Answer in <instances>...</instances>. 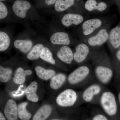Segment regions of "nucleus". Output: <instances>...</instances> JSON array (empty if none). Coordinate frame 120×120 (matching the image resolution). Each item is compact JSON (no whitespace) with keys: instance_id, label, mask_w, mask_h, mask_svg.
Returning <instances> with one entry per match:
<instances>
[{"instance_id":"aec40b11","label":"nucleus","mask_w":120,"mask_h":120,"mask_svg":"<svg viewBox=\"0 0 120 120\" xmlns=\"http://www.w3.org/2000/svg\"><path fill=\"white\" fill-rule=\"evenodd\" d=\"M107 5L104 2L97 3L95 0H87L85 4V8L88 11L94 10L102 12L107 8Z\"/></svg>"},{"instance_id":"72a5a7b5","label":"nucleus","mask_w":120,"mask_h":120,"mask_svg":"<svg viewBox=\"0 0 120 120\" xmlns=\"http://www.w3.org/2000/svg\"><path fill=\"white\" fill-rule=\"evenodd\" d=\"M64 120V119H52V120Z\"/></svg>"},{"instance_id":"a211bd4d","label":"nucleus","mask_w":120,"mask_h":120,"mask_svg":"<svg viewBox=\"0 0 120 120\" xmlns=\"http://www.w3.org/2000/svg\"><path fill=\"white\" fill-rule=\"evenodd\" d=\"M35 73L38 77L43 81H48L56 74V71L53 69H47L40 66L35 68Z\"/></svg>"},{"instance_id":"6e6552de","label":"nucleus","mask_w":120,"mask_h":120,"mask_svg":"<svg viewBox=\"0 0 120 120\" xmlns=\"http://www.w3.org/2000/svg\"><path fill=\"white\" fill-rule=\"evenodd\" d=\"M90 53V49L87 45L85 43H80L76 47L73 53L74 60L77 64H81L87 58Z\"/></svg>"},{"instance_id":"f257e3e1","label":"nucleus","mask_w":120,"mask_h":120,"mask_svg":"<svg viewBox=\"0 0 120 120\" xmlns=\"http://www.w3.org/2000/svg\"><path fill=\"white\" fill-rule=\"evenodd\" d=\"M102 110L112 120H120V108L117 98L112 91L104 90L98 100Z\"/></svg>"},{"instance_id":"c9c22d12","label":"nucleus","mask_w":120,"mask_h":120,"mask_svg":"<svg viewBox=\"0 0 120 120\" xmlns=\"http://www.w3.org/2000/svg\"></svg>"},{"instance_id":"4be33fe9","label":"nucleus","mask_w":120,"mask_h":120,"mask_svg":"<svg viewBox=\"0 0 120 120\" xmlns=\"http://www.w3.org/2000/svg\"><path fill=\"white\" fill-rule=\"evenodd\" d=\"M14 45L16 49L24 53H27L31 49L32 42L29 40L18 39L14 42Z\"/></svg>"},{"instance_id":"393cba45","label":"nucleus","mask_w":120,"mask_h":120,"mask_svg":"<svg viewBox=\"0 0 120 120\" xmlns=\"http://www.w3.org/2000/svg\"><path fill=\"white\" fill-rule=\"evenodd\" d=\"M75 0H57L55 3L54 8L57 11H63L72 6Z\"/></svg>"},{"instance_id":"b1692460","label":"nucleus","mask_w":120,"mask_h":120,"mask_svg":"<svg viewBox=\"0 0 120 120\" xmlns=\"http://www.w3.org/2000/svg\"><path fill=\"white\" fill-rule=\"evenodd\" d=\"M44 46L42 44L35 45L27 54V58L30 60H35L40 58V55Z\"/></svg>"},{"instance_id":"f03ea898","label":"nucleus","mask_w":120,"mask_h":120,"mask_svg":"<svg viewBox=\"0 0 120 120\" xmlns=\"http://www.w3.org/2000/svg\"><path fill=\"white\" fill-rule=\"evenodd\" d=\"M79 99V94L72 88H67L58 95L56 99V104L60 107L68 108L74 106Z\"/></svg>"},{"instance_id":"c756f323","label":"nucleus","mask_w":120,"mask_h":120,"mask_svg":"<svg viewBox=\"0 0 120 120\" xmlns=\"http://www.w3.org/2000/svg\"><path fill=\"white\" fill-rule=\"evenodd\" d=\"M117 96H116L117 98V101H118L119 106L120 108V80L117 82Z\"/></svg>"},{"instance_id":"9b49d317","label":"nucleus","mask_w":120,"mask_h":120,"mask_svg":"<svg viewBox=\"0 0 120 120\" xmlns=\"http://www.w3.org/2000/svg\"><path fill=\"white\" fill-rule=\"evenodd\" d=\"M56 56L59 60L67 64H71L74 60L73 52L67 45L63 46L58 50Z\"/></svg>"},{"instance_id":"473e14b6","label":"nucleus","mask_w":120,"mask_h":120,"mask_svg":"<svg viewBox=\"0 0 120 120\" xmlns=\"http://www.w3.org/2000/svg\"><path fill=\"white\" fill-rule=\"evenodd\" d=\"M81 120H91L90 117H88L84 116L82 118Z\"/></svg>"},{"instance_id":"bb28decb","label":"nucleus","mask_w":120,"mask_h":120,"mask_svg":"<svg viewBox=\"0 0 120 120\" xmlns=\"http://www.w3.org/2000/svg\"><path fill=\"white\" fill-rule=\"evenodd\" d=\"M10 44L9 37L7 34L3 31L0 32V51L3 52L8 49Z\"/></svg>"},{"instance_id":"1a4fd4ad","label":"nucleus","mask_w":120,"mask_h":120,"mask_svg":"<svg viewBox=\"0 0 120 120\" xmlns=\"http://www.w3.org/2000/svg\"><path fill=\"white\" fill-rule=\"evenodd\" d=\"M102 24V22L98 19H92L85 21L82 25L83 34L87 36L91 34L95 30L99 28Z\"/></svg>"},{"instance_id":"423d86ee","label":"nucleus","mask_w":120,"mask_h":120,"mask_svg":"<svg viewBox=\"0 0 120 120\" xmlns=\"http://www.w3.org/2000/svg\"><path fill=\"white\" fill-rule=\"evenodd\" d=\"M5 116L8 120H17V105L15 100L9 98L6 101L4 110Z\"/></svg>"},{"instance_id":"7ed1b4c3","label":"nucleus","mask_w":120,"mask_h":120,"mask_svg":"<svg viewBox=\"0 0 120 120\" xmlns=\"http://www.w3.org/2000/svg\"><path fill=\"white\" fill-rule=\"evenodd\" d=\"M91 71L90 67L83 65L78 67L68 76L67 82L72 86H76L87 80L90 76Z\"/></svg>"},{"instance_id":"20e7f679","label":"nucleus","mask_w":120,"mask_h":120,"mask_svg":"<svg viewBox=\"0 0 120 120\" xmlns=\"http://www.w3.org/2000/svg\"><path fill=\"white\" fill-rule=\"evenodd\" d=\"M94 73L99 83L102 85L109 84L115 76L114 70L110 66L103 64L95 66Z\"/></svg>"},{"instance_id":"f3484780","label":"nucleus","mask_w":120,"mask_h":120,"mask_svg":"<svg viewBox=\"0 0 120 120\" xmlns=\"http://www.w3.org/2000/svg\"><path fill=\"white\" fill-rule=\"evenodd\" d=\"M50 41L54 45H67L70 43L68 35L63 32H57L53 34L50 37Z\"/></svg>"},{"instance_id":"f704fd0d","label":"nucleus","mask_w":120,"mask_h":120,"mask_svg":"<svg viewBox=\"0 0 120 120\" xmlns=\"http://www.w3.org/2000/svg\"><path fill=\"white\" fill-rule=\"evenodd\" d=\"M5 0H0V1H5Z\"/></svg>"},{"instance_id":"c85d7f7f","label":"nucleus","mask_w":120,"mask_h":120,"mask_svg":"<svg viewBox=\"0 0 120 120\" xmlns=\"http://www.w3.org/2000/svg\"><path fill=\"white\" fill-rule=\"evenodd\" d=\"M8 14V9L4 4L1 1L0 2V19H4L7 17Z\"/></svg>"},{"instance_id":"2eb2a0df","label":"nucleus","mask_w":120,"mask_h":120,"mask_svg":"<svg viewBox=\"0 0 120 120\" xmlns=\"http://www.w3.org/2000/svg\"><path fill=\"white\" fill-rule=\"evenodd\" d=\"M83 17L82 15L68 13L62 17L61 22L64 26L69 27L72 24L79 25L83 22Z\"/></svg>"},{"instance_id":"dca6fc26","label":"nucleus","mask_w":120,"mask_h":120,"mask_svg":"<svg viewBox=\"0 0 120 120\" xmlns=\"http://www.w3.org/2000/svg\"><path fill=\"white\" fill-rule=\"evenodd\" d=\"M53 107L49 104L42 105L36 112L32 120H45L50 116L52 111Z\"/></svg>"},{"instance_id":"5701e85b","label":"nucleus","mask_w":120,"mask_h":120,"mask_svg":"<svg viewBox=\"0 0 120 120\" xmlns=\"http://www.w3.org/2000/svg\"><path fill=\"white\" fill-rule=\"evenodd\" d=\"M13 76L12 69L9 67L0 66V81L1 82H9Z\"/></svg>"},{"instance_id":"412c9836","label":"nucleus","mask_w":120,"mask_h":120,"mask_svg":"<svg viewBox=\"0 0 120 120\" xmlns=\"http://www.w3.org/2000/svg\"><path fill=\"white\" fill-rule=\"evenodd\" d=\"M27 102H21L17 105L18 117L22 120H29L32 117V114L27 109Z\"/></svg>"},{"instance_id":"9d476101","label":"nucleus","mask_w":120,"mask_h":120,"mask_svg":"<svg viewBox=\"0 0 120 120\" xmlns=\"http://www.w3.org/2000/svg\"><path fill=\"white\" fill-rule=\"evenodd\" d=\"M31 8V5L28 1L23 0H17L14 2L12 9L15 15L20 18L26 17V13Z\"/></svg>"},{"instance_id":"2f4dec72","label":"nucleus","mask_w":120,"mask_h":120,"mask_svg":"<svg viewBox=\"0 0 120 120\" xmlns=\"http://www.w3.org/2000/svg\"><path fill=\"white\" fill-rule=\"evenodd\" d=\"M0 120H6V118L1 112H0Z\"/></svg>"},{"instance_id":"6ab92c4d","label":"nucleus","mask_w":120,"mask_h":120,"mask_svg":"<svg viewBox=\"0 0 120 120\" xmlns=\"http://www.w3.org/2000/svg\"><path fill=\"white\" fill-rule=\"evenodd\" d=\"M109 41L112 47L117 49L120 47V26L112 29L109 34Z\"/></svg>"},{"instance_id":"4468645a","label":"nucleus","mask_w":120,"mask_h":120,"mask_svg":"<svg viewBox=\"0 0 120 120\" xmlns=\"http://www.w3.org/2000/svg\"><path fill=\"white\" fill-rule=\"evenodd\" d=\"M38 84L36 81H33L30 84L25 91L26 98L27 100L34 103L38 101L39 97L37 93Z\"/></svg>"},{"instance_id":"cd10ccee","label":"nucleus","mask_w":120,"mask_h":120,"mask_svg":"<svg viewBox=\"0 0 120 120\" xmlns=\"http://www.w3.org/2000/svg\"><path fill=\"white\" fill-rule=\"evenodd\" d=\"M91 120H112L102 110H97L93 112Z\"/></svg>"},{"instance_id":"ddd939ff","label":"nucleus","mask_w":120,"mask_h":120,"mask_svg":"<svg viewBox=\"0 0 120 120\" xmlns=\"http://www.w3.org/2000/svg\"><path fill=\"white\" fill-rule=\"evenodd\" d=\"M68 76L64 73H56L50 80L49 86L52 90H56L61 88L67 81Z\"/></svg>"},{"instance_id":"a878e982","label":"nucleus","mask_w":120,"mask_h":120,"mask_svg":"<svg viewBox=\"0 0 120 120\" xmlns=\"http://www.w3.org/2000/svg\"><path fill=\"white\" fill-rule=\"evenodd\" d=\"M40 58L51 64H56V61L54 59L52 53L47 47L43 48L40 54Z\"/></svg>"},{"instance_id":"f8f14e48","label":"nucleus","mask_w":120,"mask_h":120,"mask_svg":"<svg viewBox=\"0 0 120 120\" xmlns=\"http://www.w3.org/2000/svg\"><path fill=\"white\" fill-rule=\"evenodd\" d=\"M32 73V71L30 69L24 70L22 67H19L13 73V82L17 85H22L26 82V77L30 75Z\"/></svg>"},{"instance_id":"7c9ffc66","label":"nucleus","mask_w":120,"mask_h":120,"mask_svg":"<svg viewBox=\"0 0 120 120\" xmlns=\"http://www.w3.org/2000/svg\"><path fill=\"white\" fill-rule=\"evenodd\" d=\"M57 0H45L46 4L48 5H51L55 4Z\"/></svg>"},{"instance_id":"0eeeda50","label":"nucleus","mask_w":120,"mask_h":120,"mask_svg":"<svg viewBox=\"0 0 120 120\" xmlns=\"http://www.w3.org/2000/svg\"><path fill=\"white\" fill-rule=\"evenodd\" d=\"M109 39V34L105 28L100 30L97 34L89 38L88 45L92 47L101 46L105 43Z\"/></svg>"},{"instance_id":"39448f33","label":"nucleus","mask_w":120,"mask_h":120,"mask_svg":"<svg viewBox=\"0 0 120 120\" xmlns=\"http://www.w3.org/2000/svg\"><path fill=\"white\" fill-rule=\"evenodd\" d=\"M102 86L99 83H95L87 86L81 94L82 100L86 103H92L95 99L99 98L104 90Z\"/></svg>"}]
</instances>
